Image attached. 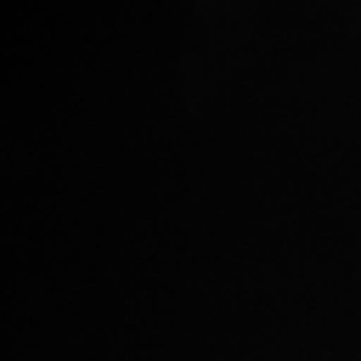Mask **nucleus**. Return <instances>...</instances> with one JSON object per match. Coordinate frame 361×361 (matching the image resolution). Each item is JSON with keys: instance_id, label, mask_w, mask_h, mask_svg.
<instances>
[]
</instances>
